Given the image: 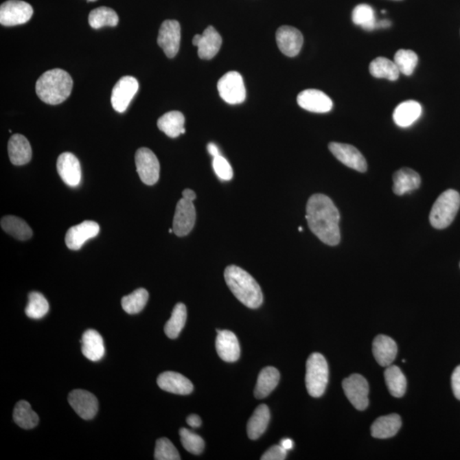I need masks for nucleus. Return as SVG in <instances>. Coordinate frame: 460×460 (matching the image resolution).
Instances as JSON below:
<instances>
[{"instance_id": "nucleus-50", "label": "nucleus", "mask_w": 460, "mask_h": 460, "mask_svg": "<svg viewBox=\"0 0 460 460\" xmlns=\"http://www.w3.org/2000/svg\"><path fill=\"white\" fill-rule=\"evenodd\" d=\"M391 23L388 20L380 21V22H377L376 28H387L391 27Z\"/></svg>"}, {"instance_id": "nucleus-33", "label": "nucleus", "mask_w": 460, "mask_h": 460, "mask_svg": "<svg viewBox=\"0 0 460 460\" xmlns=\"http://www.w3.org/2000/svg\"><path fill=\"white\" fill-rule=\"evenodd\" d=\"M13 419L17 426L25 430L33 429L38 424V416L33 411L30 403L26 401H20L14 409Z\"/></svg>"}, {"instance_id": "nucleus-25", "label": "nucleus", "mask_w": 460, "mask_h": 460, "mask_svg": "<svg viewBox=\"0 0 460 460\" xmlns=\"http://www.w3.org/2000/svg\"><path fill=\"white\" fill-rule=\"evenodd\" d=\"M393 192L398 196H403L406 193L419 189L421 178L419 173L410 168H402L393 176Z\"/></svg>"}, {"instance_id": "nucleus-22", "label": "nucleus", "mask_w": 460, "mask_h": 460, "mask_svg": "<svg viewBox=\"0 0 460 460\" xmlns=\"http://www.w3.org/2000/svg\"><path fill=\"white\" fill-rule=\"evenodd\" d=\"M373 353L377 363L387 367L392 365L398 355V345L388 336L378 335L373 343Z\"/></svg>"}, {"instance_id": "nucleus-3", "label": "nucleus", "mask_w": 460, "mask_h": 460, "mask_svg": "<svg viewBox=\"0 0 460 460\" xmlns=\"http://www.w3.org/2000/svg\"><path fill=\"white\" fill-rule=\"evenodd\" d=\"M72 89V78L66 71L60 69L46 71L36 82L38 97L49 105L62 104L69 97Z\"/></svg>"}, {"instance_id": "nucleus-18", "label": "nucleus", "mask_w": 460, "mask_h": 460, "mask_svg": "<svg viewBox=\"0 0 460 460\" xmlns=\"http://www.w3.org/2000/svg\"><path fill=\"white\" fill-rule=\"evenodd\" d=\"M301 108L313 113H327L332 111V99L319 90L310 89L301 91L297 98Z\"/></svg>"}, {"instance_id": "nucleus-24", "label": "nucleus", "mask_w": 460, "mask_h": 460, "mask_svg": "<svg viewBox=\"0 0 460 460\" xmlns=\"http://www.w3.org/2000/svg\"><path fill=\"white\" fill-rule=\"evenodd\" d=\"M82 353L91 362H98L105 355L104 338L98 332L89 329L84 332L82 339Z\"/></svg>"}, {"instance_id": "nucleus-36", "label": "nucleus", "mask_w": 460, "mask_h": 460, "mask_svg": "<svg viewBox=\"0 0 460 460\" xmlns=\"http://www.w3.org/2000/svg\"><path fill=\"white\" fill-rule=\"evenodd\" d=\"M118 23V15L108 7H99L92 10L89 15V24L94 30L108 26L115 27Z\"/></svg>"}, {"instance_id": "nucleus-1", "label": "nucleus", "mask_w": 460, "mask_h": 460, "mask_svg": "<svg viewBox=\"0 0 460 460\" xmlns=\"http://www.w3.org/2000/svg\"><path fill=\"white\" fill-rule=\"evenodd\" d=\"M306 220L311 231L328 246L341 242V214L332 200L325 194H317L308 200Z\"/></svg>"}, {"instance_id": "nucleus-52", "label": "nucleus", "mask_w": 460, "mask_h": 460, "mask_svg": "<svg viewBox=\"0 0 460 460\" xmlns=\"http://www.w3.org/2000/svg\"><path fill=\"white\" fill-rule=\"evenodd\" d=\"M299 230L300 232H302V231H303V229H302V227H300V228L299 229Z\"/></svg>"}, {"instance_id": "nucleus-7", "label": "nucleus", "mask_w": 460, "mask_h": 460, "mask_svg": "<svg viewBox=\"0 0 460 460\" xmlns=\"http://www.w3.org/2000/svg\"><path fill=\"white\" fill-rule=\"evenodd\" d=\"M34 10L30 3L21 0H8L0 6V23L13 27L26 23L33 16Z\"/></svg>"}, {"instance_id": "nucleus-49", "label": "nucleus", "mask_w": 460, "mask_h": 460, "mask_svg": "<svg viewBox=\"0 0 460 460\" xmlns=\"http://www.w3.org/2000/svg\"><path fill=\"white\" fill-rule=\"evenodd\" d=\"M281 445L286 449V451L291 450V449L293 448V441L291 440V439L289 438L283 439V440L281 441Z\"/></svg>"}, {"instance_id": "nucleus-15", "label": "nucleus", "mask_w": 460, "mask_h": 460, "mask_svg": "<svg viewBox=\"0 0 460 460\" xmlns=\"http://www.w3.org/2000/svg\"><path fill=\"white\" fill-rule=\"evenodd\" d=\"M222 43L221 35L212 26L207 27L203 34H196L193 38V45L198 47V55L205 60L214 58L220 49Z\"/></svg>"}, {"instance_id": "nucleus-43", "label": "nucleus", "mask_w": 460, "mask_h": 460, "mask_svg": "<svg viewBox=\"0 0 460 460\" xmlns=\"http://www.w3.org/2000/svg\"><path fill=\"white\" fill-rule=\"evenodd\" d=\"M212 165H214L216 174H217L218 178L222 180V181H229V180L232 179L233 169L231 165H230L228 161L226 160L225 157H222V155L214 158Z\"/></svg>"}, {"instance_id": "nucleus-34", "label": "nucleus", "mask_w": 460, "mask_h": 460, "mask_svg": "<svg viewBox=\"0 0 460 460\" xmlns=\"http://www.w3.org/2000/svg\"><path fill=\"white\" fill-rule=\"evenodd\" d=\"M369 71L378 79H387L395 81L398 79L400 71L394 62L385 58H377L370 63Z\"/></svg>"}, {"instance_id": "nucleus-2", "label": "nucleus", "mask_w": 460, "mask_h": 460, "mask_svg": "<svg viewBox=\"0 0 460 460\" xmlns=\"http://www.w3.org/2000/svg\"><path fill=\"white\" fill-rule=\"evenodd\" d=\"M225 279L235 298L244 306L257 309L263 303L264 296L260 285L243 268L230 265L225 271Z\"/></svg>"}, {"instance_id": "nucleus-41", "label": "nucleus", "mask_w": 460, "mask_h": 460, "mask_svg": "<svg viewBox=\"0 0 460 460\" xmlns=\"http://www.w3.org/2000/svg\"><path fill=\"white\" fill-rule=\"evenodd\" d=\"M179 435L183 448L190 454L199 455L203 452L205 448L204 440L197 434L185 429V428H182L179 430Z\"/></svg>"}, {"instance_id": "nucleus-26", "label": "nucleus", "mask_w": 460, "mask_h": 460, "mask_svg": "<svg viewBox=\"0 0 460 460\" xmlns=\"http://www.w3.org/2000/svg\"><path fill=\"white\" fill-rule=\"evenodd\" d=\"M422 115V106L419 102L409 100L402 102L393 113V119L400 127H409Z\"/></svg>"}, {"instance_id": "nucleus-37", "label": "nucleus", "mask_w": 460, "mask_h": 460, "mask_svg": "<svg viewBox=\"0 0 460 460\" xmlns=\"http://www.w3.org/2000/svg\"><path fill=\"white\" fill-rule=\"evenodd\" d=\"M49 309L48 301L41 292H33L28 295V303L25 313L31 319L38 320L46 316Z\"/></svg>"}, {"instance_id": "nucleus-20", "label": "nucleus", "mask_w": 460, "mask_h": 460, "mask_svg": "<svg viewBox=\"0 0 460 460\" xmlns=\"http://www.w3.org/2000/svg\"><path fill=\"white\" fill-rule=\"evenodd\" d=\"M216 349L225 362L233 363L240 358V348L236 335L228 330H217Z\"/></svg>"}, {"instance_id": "nucleus-45", "label": "nucleus", "mask_w": 460, "mask_h": 460, "mask_svg": "<svg viewBox=\"0 0 460 460\" xmlns=\"http://www.w3.org/2000/svg\"><path fill=\"white\" fill-rule=\"evenodd\" d=\"M452 388L455 398L460 401V365L455 368L452 375Z\"/></svg>"}, {"instance_id": "nucleus-14", "label": "nucleus", "mask_w": 460, "mask_h": 460, "mask_svg": "<svg viewBox=\"0 0 460 460\" xmlns=\"http://www.w3.org/2000/svg\"><path fill=\"white\" fill-rule=\"evenodd\" d=\"M69 402L78 415L83 419H92L98 412L97 399L89 391H73L69 395Z\"/></svg>"}, {"instance_id": "nucleus-11", "label": "nucleus", "mask_w": 460, "mask_h": 460, "mask_svg": "<svg viewBox=\"0 0 460 460\" xmlns=\"http://www.w3.org/2000/svg\"><path fill=\"white\" fill-rule=\"evenodd\" d=\"M157 42L168 58H173L178 54L181 42V27L178 21L166 20L161 24Z\"/></svg>"}, {"instance_id": "nucleus-4", "label": "nucleus", "mask_w": 460, "mask_h": 460, "mask_svg": "<svg viewBox=\"0 0 460 460\" xmlns=\"http://www.w3.org/2000/svg\"><path fill=\"white\" fill-rule=\"evenodd\" d=\"M460 207V194L454 189L442 193L434 203L430 214L431 225L435 229L448 227L455 220Z\"/></svg>"}, {"instance_id": "nucleus-31", "label": "nucleus", "mask_w": 460, "mask_h": 460, "mask_svg": "<svg viewBox=\"0 0 460 460\" xmlns=\"http://www.w3.org/2000/svg\"><path fill=\"white\" fill-rule=\"evenodd\" d=\"M3 231L19 240H30L33 236V230L23 219L16 216H5L1 219Z\"/></svg>"}, {"instance_id": "nucleus-13", "label": "nucleus", "mask_w": 460, "mask_h": 460, "mask_svg": "<svg viewBox=\"0 0 460 460\" xmlns=\"http://www.w3.org/2000/svg\"><path fill=\"white\" fill-rule=\"evenodd\" d=\"M329 150L338 160L348 168L357 172H365L367 170L366 159L356 147L352 145L331 143Z\"/></svg>"}, {"instance_id": "nucleus-6", "label": "nucleus", "mask_w": 460, "mask_h": 460, "mask_svg": "<svg viewBox=\"0 0 460 460\" xmlns=\"http://www.w3.org/2000/svg\"><path fill=\"white\" fill-rule=\"evenodd\" d=\"M218 90L222 100L229 104H242L246 99L243 78L235 71H230L219 80Z\"/></svg>"}, {"instance_id": "nucleus-17", "label": "nucleus", "mask_w": 460, "mask_h": 460, "mask_svg": "<svg viewBox=\"0 0 460 460\" xmlns=\"http://www.w3.org/2000/svg\"><path fill=\"white\" fill-rule=\"evenodd\" d=\"M99 231L100 227L97 222L84 221L68 230L65 236L66 245L70 250H79L88 240L97 236Z\"/></svg>"}, {"instance_id": "nucleus-39", "label": "nucleus", "mask_w": 460, "mask_h": 460, "mask_svg": "<svg viewBox=\"0 0 460 460\" xmlns=\"http://www.w3.org/2000/svg\"><path fill=\"white\" fill-rule=\"evenodd\" d=\"M353 23L358 25L367 31H371L376 28V19L374 10L366 3L357 5L352 13Z\"/></svg>"}, {"instance_id": "nucleus-35", "label": "nucleus", "mask_w": 460, "mask_h": 460, "mask_svg": "<svg viewBox=\"0 0 460 460\" xmlns=\"http://www.w3.org/2000/svg\"><path fill=\"white\" fill-rule=\"evenodd\" d=\"M186 321V306L183 303H179L174 307L171 318L166 322L165 325V335L171 339L178 338L179 334H181L184 325H185Z\"/></svg>"}, {"instance_id": "nucleus-23", "label": "nucleus", "mask_w": 460, "mask_h": 460, "mask_svg": "<svg viewBox=\"0 0 460 460\" xmlns=\"http://www.w3.org/2000/svg\"><path fill=\"white\" fill-rule=\"evenodd\" d=\"M8 153L10 160L13 165L27 164L32 159V148L30 141L21 134H15L10 138Z\"/></svg>"}, {"instance_id": "nucleus-27", "label": "nucleus", "mask_w": 460, "mask_h": 460, "mask_svg": "<svg viewBox=\"0 0 460 460\" xmlns=\"http://www.w3.org/2000/svg\"><path fill=\"white\" fill-rule=\"evenodd\" d=\"M402 427V419L398 414L378 417L371 424V434L375 438L387 439L395 436Z\"/></svg>"}, {"instance_id": "nucleus-38", "label": "nucleus", "mask_w": 460, "mask_h": 460, "mask_svg": "<svg viewBox=\"0 0 460 460\" xmlns=\"http://www.w3.org/2000/svg\"><path fill=\"white\" fill-rule=\"evenodd\" d=\"M148 292L146 289L139 288L130 295L124 297L122 300L123 310L127 314H135L141 312L146 306Z\"/></svg>"}, {"instance_id": "nucleus-51", "label": "nucleus", "mask_w": 460, "mask_h": 460, "mask_svg": "<svg viewBox=\"0 0 460 460\" xmlns=\"http://www.w3.org/2000/svg\"><path fill=\"white\" fill-rule=\"evenodd\" d=\"M88 2H95L97 1V0H87Z\"/></svg>"}, {"instance_id": "nucleus-28", "label": "nucleus", "mask_w": 460, "mask_h": 460, "mask_svg": "<svg viewBox=\"0 0 460 460\" xmlns=\"http://www.w3.org/2000/svg\"><path fill=\"white\" fill-rule=\"evenodd\" d=\"M279 381V373L273 367H267L261 371L255 388L254 395L257 399L266 398L277 387Z\"/></svg>"}, {"instance_id": "nucleus-42", "label": "nucleus", "mask_w": 460, "mask_h": 460, "mask_svg": "<svg viewBox=\"0 0 460 460\" xmlns=\"http://www.w3.org/2000/svg\"><path fill=\"white\" fill-rule=\"evenodd\" d=\"M154 459L157 460H179V452L168 438H161L155 446Z\"/></svg>"}, {"instance_id": "nucleus-10", "label": "nucleus", "mask_w": 460, "mask_h": 460, "mask_svg": "<svg viewBox=\"0 0 460 460\" xmlns=\"http://www.w3.org/2000/svg\"><path fill=\"white\" fill-rule=\"evenodd\" d=\"M138 89L139 83L136 78L124 76L119 79L112 91L111 104L115 111L118 113L125 112Z\"/></svg>"}, {"instance_id": "nucleus-30", "label": "nucleus", "mask_w": 460, "mask_h": 460, "mask_svg": "<svg viewBox=\"0 0 460 460\" xmlns=\"http://www.w3.org/2000/svg\"><path fill=\"white\" fill-rule=\"evenodd\" d=\"M185 119L181 112L171 111L166 113L158 119V128L170 137H178L185 133L184 128Z\"/></svg>"}, {"instance_id": "nucleus-29", "label": "nucleus", "mask_w": 460, "mask_h": 460, "mask_svg": "<svg viewBox=\"0 0 460 460\" xmlns=\"http://www.w3.org/2000/svg\"><path fill=\"white\" fill-rule=\"evenodd\" d=\"M271 420V413L267 405L262 404L255 410L247 424V434L252 440H257L265 433Z\"/></svg>"}, {"instance_id": "nucleus-9", "label": "nucleus", "mask_w": 460, "mask_h": 460, "mask_svg": "<svg viewBox=\"0 0 460 460\" xmlns=\"http://www.w3.org/2000/svg\"><path fill=\"white\" fill-rule=\"evenodd\" d=\"M343 389L347 398L357 410L363 411L365 410L369 400V385L365 378L360 374H352L343 381Z\"/></svg>"}, {"instance_id": "nucleus-21", "label": "nucleus", "mask_w": 460, "mask_h": 460, "mask_svg": "<svg viewBox=\"0 0 460 460\" xmlns=\"http://www.w3.org/2000/svg\"><path fill=\"white\" fill-rule=\"evenodd\" d=\"M157 384L161 390L176 395H189L194 391L191 381L176 371H165L160 374Z\"/></svg>"}, {"instance_id": "nucleus-16", "label": "nucleus", "mask_w": 460, "mask_h": 460, "mask_svg": "<svg viewBox=\"0 0 460 460\" xmlns=\"http://www.w3.org/2000/svg\"><path fill=\"white\" fill-rule=\"evenodd\" d=\"M276 42L283 54L289 58H295L301 51L303 44V37L297 28L282 26L276 32Z\"/></svg>"}, {"instance_id": "nucleus-32", "label": "nucleus", "mask_w": 460, "mask_h": 460, "mask_svg": "<svg viewBox=\"0 0 460 460\" xmlns=\"http://www.w3.org/2000/svg\"><path fill=\"white\" fill-rule=\"evenodd\" d=\"M384 378L389 391L395 398H402L406 391V380L398 366L391 365L384 371Z\"/></svg>"}, {"instance_id": "nucleus-46", "label": "nucleus", "mask_w": 460, "mask_h": 460, "mask_svg": "<svg viewBox=\"0 0 460 460\" xmlns=\"http://www.w3.org/2000/svg\"><path fill=\"white\" fill-rule=\"evenodd\" d=\"M187 423L190 427L196 429V428L200 427L203 421H201L200 417L196 415V414H191V415L187 417Z\"/></svg>"}, {"instance_id": "nucleus-44", "label": "nucleus", "mask_w": 460, "mask_h": 460, "mask_svg": "<svg viewBox=\"0 0 460 460\" xmlns=\"http://www.w3.org/2000/svg\"><path fill=\"white\" fill-rule=\"evenodd\" d=\"M286 450L281 444L273 446L262 456V460H283L286 459Z\"/></svg>"}, {"instance_id": "nucleus-5", "label": "nucleus", "mask_w": 460, "mask_h": 460, "mask_svg": "<svg viewBox=\"0 0 460 460\" xmlns=\"http://www.w3.org/2000/svg\"><path fill=\"white\" fill-rule=\"evenodd\" d=\"M329 370L327 360L320 353H314L306 363V384L308 392L313 398H321L328 383Z\"/></svg>"}, {"instance_id": "nucleus-12", "label": "nucleus", "mask_w": 460, "mask_h": 460, "mask_svg": "<svg viewBox=\"0 0 460 460\" xmlns=\"http://www.w3.org/2000/svg\"><path fill=\"white\" fill-rule=\"evenodd\" d=\"M196 220V207L193 201L182 198L176 205L174 218H173V232L176 235L183 237L191 232Z\"/></svg>"}, {"instance_id": "nucleus-40", "label": "nucleus", "mask_w": 460, "mask_h": 460, "mask_svg": "<svg viewBox=\"0 0 460 460\" xmlns=\"http://www.w3.org/2000/svg\"><path fill=\"white\" fill-rule=\"evenodd\" d=\"M417 56L411 49H399L395 53L394 62L398 67L400 73L410 76L413 74L417 65Z\"/></svg>"}, {"instance_id": "nucleus-47", "label": "nucleus", "mask_w": 460, "mask_h": 460, "mask_svg": "<svg viewBox=\"0 0 460 460\" xmlns=\"http://www.w3.org/2000/svg\"><path fill=\"white\" fill-rule=\"evenodd\" d=\"M183 198L187 200L194 201L196 199V194L192 189H186L183 191Z\"/></svg>"}, {"instance_id": "nucleus-8", "label": "nucleus", "mask_w": 460, "mask_h": 460, "mask_svg": "<svg viewBox=\"0 0 460 460\" xmlns=\"http://www.w3.org/2000/svg\"><path fill=\"white\" fill-rule=\"evenodd\" d=\"M135 162L137 172L143 183L154 185L158 182L160 179V162L150 148H139L135 155Z\"/></svg>"}, {"instance_id": "nucleus-19", "label": "nucleus", "mask_w": 460, "mask_h": 460, "mask_svg": "<svg viewBox=\"0 0 460 460\" xmlns=\"http://www.w3.org/2000/svg\"><path fill=\"white\" fill-rule=\"evenodd\" d=\"M58 172L62 181L71 187L79 185L81 180L80 163L72 153H62L56 163Z\"/></svg>"}, {"instance_id": "nucleus-48", "label": "nucleus", "mask_w": 460, "mask_h": 460, "mask_svg": "<svg viewBox=\"0 0 460 460\" xmlns=\"http://www.w3.org/2000/svg\"><path fill=\"white\" fill-rule=\"evenodd\" d=\"M207 150L209 154H210L211 157L214 158L218 157H219V155H221L220 153H219V150L217 145H216L214 143H210L207 145Z\"/></svg>"}]
</instances>
